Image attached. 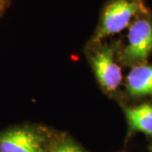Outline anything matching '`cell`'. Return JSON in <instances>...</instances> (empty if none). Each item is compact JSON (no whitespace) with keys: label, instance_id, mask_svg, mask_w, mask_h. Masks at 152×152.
Masks as SVG:
<instances>
[{"label":"cell","instance_id":"8992f818","mask_svg":"<svg viewBox=\"0 0 152 152\" xmlns=\"http://www.w3.org/2000/svg\"><path fill=\"white\" fill-rule=\"evenodd\" d=\"M125 113L129 126L136 131L152 135V106L143 104L134 108H127Z\"/></svg>","mask_w":152,"mask_h":152},{"label":"cell","instance_id":"6da1fadb","mask_svg":"<svg viewBox=\"0 0 152 152\" xmlns=\"http://www.w3.org/2000/svg\"><path fill=\"white\" fill-rule=\"evenodd\" d=\"M145 13L147 10L142 0H111L102 12L94 41L99 42L106 37L120 32L129 25L133 17Z\"/></svg>","mask_w":152,"mask_h":152},{"label":"cell","instance_id":"ba28073f","mask_svg":"<svg viewBox=\"0 0 152 152\" xmlns=\"http://www.w3.org/2000/svg\"><path fill=\"white\" fill-rule=\"evenodd\" d=\"M4 0H0V10H2V8L4 6Z\"/></svg>","mask_w":152,"mask_h":152},{"label":"cell","instance_id":"7a4b0ae2","mask_svg":"<svg viewBox=\"0 0 152 152\" xmlns=\"http://www.w3.org/2000/svg\"><path fill=\"white\" fill-rule=\"evenodd\" d=\"M152 53V22L143 17L133 22L128 34V46L124 51L127 63H141Z\"/></svg>","mask_w":152,"mask_h":152},{"label":"cell","instance_id":"277c9868","mask_svg":"<svg viewBox=\"0 0 152 152\" xmlns=\"http://www.w3.org/2000/svg\"><path fill=\"white\" fill-rule=\"evenodd\" d=\"M0 152H44L43 140L32 129H13L0 136Z\"/></svg>","mask_w":152,"mask_h":152},{"label":"cell","instance_id":"52a82bcc","mask_svg":"<svg viewBox=\"0 0 152 152\" xmlns=\"http://www.w3.org/2000/svg\"><path fill=\"white\" fill-rule=\"evenodd\" d=\"M52 152H84L79 146L73 144H64L56 148Z\"/></svg>","mask_w":152,"mask_h":152},{"label":"cell","instance_id":"3957f363","mask_svg":"<svg viewBox=\"0 0 152 152\" xmlns=\"http://www.w3.org/2000/svg\"><path fill=\"white\" fill-rule=\"evenodd\" d=\"M92 65L99 83L107 91H113L122 80V70L113 58V48L106 46L92 57Z\"/></svg>","mask_w":152,"mask_h":152},{"label":"cell","instance_id":"5b68a950","mask_svg":"<svg viewBox=\"0 0 152 152\" xmlns=\"http://www.w3.org/2000/svg\"><path fill=\"white\" fill-rule=\"evenodd\" d=\"M126 87L132 96L152 95V64L134 67L127 76Z\"/></svg>","mask_w":152,"mask_h":152}]
</instances>
